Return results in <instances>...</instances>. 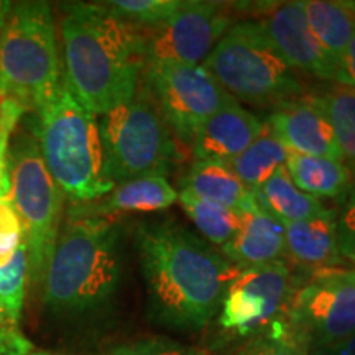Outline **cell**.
<instances>
[{
  "label": "cell",
  "mask_w": 355,
  "mask_h": 355,
  "mask_svg": "<svg viewBox=\"0 0 355 355\" xmlns=\"http://www.w3.org/2000/svg\"><path fill=\"white\" fill-rule=\"evenodd\" d=\"M184 0H114L104 2L109 10L127 24L155 30L166 24L180 10Z\"/></svg>",
  "instance_id": "obj_27"
},
{
  "label": "cell",
  "mask_w": 355,
  "mask_h": 355,
  "mask_svg": "<svg viewBox=\"0 0 355 355\" xmlns=\"http://www.w3.org/2000/svg\"><path fill=\"white\" fill-rule=\"evenodd\" d=\"M265 130V122L243 109L241 102L230 104L211 115L193 140L196 159L229 163L245 152Z\"/></svg>",
  "instance_id": "obj_15"
},
{
  "label": "cell",
  "mask_w": 355,
  "mask_h": 355,
  "mask_svg": "<svg viewBox=\"0 0 355 355\" xmlns=\"http://www.w3.org/2000/svg\"><path fill=\"white\" fill-rule=\"evenodd\" d=\"M28 279V252L24 242L7 263H0V324L2 326L19 329Z\"/></svg>",
  "instance_id": "obj_26"
},
{
  "label": "cell",
  "mask_w": 355,
  "mask_h": 355,
  "mask_svg": "<svg viewBox=\"0 0 355 355\" xmlns=\"http://www.w3.org/2000/svg\"><path fill=\"white\" fill-rule=\"evenodd\" d=\"M293 282L285 260L239 270L222 298L220 327L235 337L263 334L290 306Z\"/></svg>",
  "instance_id": "obj_11"
},
{
  "label": "cell",
  "mask_w": 355,
  "mask_h": 355,
  "mask_svg": "<svg viewBox=\"0 0 355 355\" xmlns=\"http://www.w3.org/2000/svg\"><path fill=\"white\" fill-rule=\"evenodd\" d=\"M354 3H355V2H354Z\"/></svg>",
  "instance_id": "obj_40"
},
{
  "label": "cell",
  "mask_w": 355,
  "mask_h": 355,
  "mask_svg": "<svg viewBox=\"0 0 355 355\" xmlns=\"http://www.w3.org/2000/svg\"><path fill=\"white\" fill-rule=\"evenodd\" d=\"M308 347L288 329L286 322L278 321L263 334L255 336L241 350V355H308Z\"/></svg>",
  "instance_id": "obj_28"
},
{
  "label": "cell",
  "mask_w": 355,
  "mask_h": 355,
  "mask_svg": "<svg viewBox=\"0 0 355 355\" xmlns=\"http://www.w3.org/2000/svg\"><path fill=\"white\" fill-rule=\"evenodd\" d=\"M32 352V343L19 329L0 324V355H28Z\"/></svg>",
  "instance_id": "obj_33"
},
{
  "label": "cell",
  "mask_w": 355,
  "mask_h": 355,
  "mask_svg": "<svg viewBox=\"0 0 355 355\" xmlns=\"http://www.w3.org/2000/svg\"><path fill=\"white\" fill-rule=\"evenodd\" d=\"M309 97L326 114L343 163L355 176V89L336 83Z\"/></svg>",
  "instance_id": "obj_23"
},
{
  "label": "cell",
  "mask_w": 355,
  "mask_h": 355,
  "mask_svg": "<svg viewBox=\"0 0 355 355\" xmlns=\"http://www.w3.org/2000/svg\"><path fill=\"white\" fill-rule=\"evenodd\" d=\"M279 55L295 71L336 83L337 60L311 32L301 2H283L260 20Z\"/></svg>",
  "instance_id": "obj_13"
},
{
  "label": "cell",
  "mask_w": 355,
  "mask_h": 355,
  "mask_svg": "<svg viewBox=\"0 0 355 355\" xmlns=\"http://www.w3.org/2000/svg\"><path fill=\"white\" fill-rule=\"evenodd\" d=\"M255 196L260 206L282 222L306 220L327 209L321 199L309 196L293 183L286 166L275 171L273 176L255 191Z\"/></svg>",
  "instance_id": "obj_22"
},
{
  "label": "cell",
  "mask_w": 355,
  "mask_h": 355,
  "mask_svg": "<svg viewBox=\"0 0 355 355\" xmlns=\"http://www.w3.org/2000/svg\"><path fill=\"white\" fill-rule=\"evenodd\" d=\"M61 19L71 94L96 117L135 96L146 64L145 37L105 3H66Z\"/></svg>",
  "instance_id": "obj_2"
},
{
  "label": "cell",
  "mask_w": 355,
  "mask_h": 355,
  "mask_svg": "<svg viewBox=\"0 0 355 355\" xmlns=\"http://www.w3.org/2000/svg\"><path fill=\"white\" fill-rule=\"evenodd\" d=\"M7 168L8 196L24 225L30 282L40 286L60 237L64 194L44 165L32 133L20 132L8 146Z\"/></svg>",
  "instance_id": "obj_8"
},
{
  "label": "cell",
  "mask_w": 355,
  "mask_h": 355,
  "mask_svg": "<svg viewBox=\"0 0 355 355\" xmlns=\"http://www.w3.org/2000/svg\"><path fill=\"white\" fill-rule=\"evenodd\" d=\"M265 123L290 153L343 162L334 130L311 97H300L275 107Z\"/></svg>",
  "instance_id": "obj_14"
},
{
  "label": "cell",
  "mask_w": 355,
  "mask_h": 355,
  "mask_svg": "<svg viewBox=\"0 0 355 355\" xmlns=\"http://www.w3.org/2000/svg\"><path fill=\"white\" fill-rule=\"evenodd\" d=\"M2 101H3V96L0 94V109H2Z\"/></svg>",
  "instance_id": "obj_39"
},
{
  "label": "cell",
  "mask_w": 355,
  "mask_h": 355,
  "mask_svg": "<svg viewBox=\"0 0 355 355\" xmlns=\"http://www.w3.org/2000/svg\"><path fill=\"white\" fill-rule=\"evenodd\" d=\"M220 254L239 270L282 260L286 254L283 222L257 201L254 209L243 211L241 227Z\"/></svg>",
  "instance_id": "obj_16"
},
{
  "label": "cell",
  "mask_w": 355,
  "mask_h": 355,
  "mask_svg": "<svg viewBox=\"0 0 355 355\" xmlns=\"http://www.w3.org/2000/svg\"><path fill=\"white\" fill-rule=\"evenodd\" d=\"M311 32L339 60L355 32V3L336 0H306L301 2Z\"/></svg>",
  "instance_id": "obj_21"
},
{
  "label": "cell",
  "mask_w": 355,
  "mask_h": 355,
  "mask_svg": "<svg viewBox=\"0 0 355 355\" xmlns=\"http://www.w3.org/2000/svg\"><path fill=\"white\" fill-rule=\"evenodd\" d=\"M332 349H334L336 355H355V336L343 344L332 345Z\"/></svg>",
  "instance_id": "obj_36"
},
{
  "label": "cell",
  "mask_w": 355,
  "mask_h": 355,
  "mask_svg": "<svg viewBox=\"0 0 355 355\" xmlns=\"http://www.w3.org/2000/svg\"><path fill=\"white\" fill-rule=\"evenodd\" d=\"M336 83L355 89V32L345 51L337 60Z\"/></svg>",
  "instance_id": "obj_34"
},
{
  "label": "cell",
  "mask_w": 355,
  "mask_h": 355,
  "mask_svg": "<svg viewBox=\"0 0 355 355\" xmlns=\"http://www.w3.org/2000/svg\"><path fill=\"white\" fill-rule=\"evenodd\" d=\"M28 355H66V354H56V352H46V350H35V352Z\"/></svg>",
  "instance_id": "obj_38"
},
{
  "label": "cell",
  "mask_w": 355,
  "mask_h": 355,
  "mask_svg": "<svg viewBox=\"0 0 355 355\" xmlns=\"http://www.w3.org/2000/svg\"><path fill=\"white\" fill-rule=\"evenodd\" d=\"M12 2L8 0H0V43H2L3 38V32H6V25H7V19L8 13L12 10Z\"/></svg>",
  "instance_id": "obj_35"
},
{
  "label": "cell",
  "mask_w": 355,
  "mask_h": 355,
  "mask_svg": "<svg viewBox=\"0 0 355 355\" xmlns=\"http://www.w3.org/2000/svg\"><path fill=\"white\" fill-rule=\"evenodd\" d=\"M178 201V191L166 176L150 175L115 184L107 196L87 204H73L69 216L107 217L123 212L165 211Z\"/></svg>",
  "instance_id": "obj_17"
},
{
  "label": "cell",
  "mask_w": 355,
  "mask_h": 355,
  "mask_svg": "<svg viewBox=\"0 0 355 355\" xmlns=\"http://www.w3.org/2000/svg\"><path fill=\"white\" fill-rule=\"evenodd\" d=\"M232 25L225 3L184 0L166 24L145 38L146 61L202 64Z\"/></svg>",
  "instance_id": "obj_12"
},
{
  "label": "cell",
  "mask_w": 355,
  "mask_h": 355,
  "mask_svg": "<svg viewBox=\"0 0 355 355\" xmlns=\"http://www.w3.org/2000/svg\"><path fill=\"white\" fill-rule=\"evenodd\" d=\"M63 84L50 3L19 2L0 43V94L37 112Z\"/></svg>",
  "instance_id": "obj_6"
},
{
  "label": "cell",
  "mask_w": 355,
  "mask_h": 355,
  "mask_svg": "<svg viewBox=\"0 0 355 355\" xmlns=\"http://www.w3.org/2000/svg\"><path fill=\"white\" fill-rule=\"evenodd\" d=\"M178 202L211 245L224 247L242 224L243 211L204 202L186 193H178Z\"/></svg>",
  "instance_id": "obj_25"
},
{
  "label": "cell",
  "mask_w": 355,
  "mask_h": 355,
  "mask_svg": "<svg viewBox=\"0 0 355 355\" xmlns=\"http://www.w3.org/2000/svg\"><path fill=\"white\" fill-rule=\"evenodd\" d=\"M135 247L157 321L178 331L206 327L219 311L237 266L173 220L140 224Z\"/></svg>",
  "instance_id": "obj_1"
},
{
  "label": "cell",
  "mask_w": 355,
  "mask_h": 355,
  "mask_svg": "<svg viewBox=\"0 0 355 355\" xmlns=\"http://www.w3.org/2000/svg\"><path fill=\"white\" fill-rule=\"evenodd\" d=\"M121 227L107 217L69 216L40 290L55 313H86L112 298L121 278Z\"/></svg>",
  "instance_id": "obj_3"
},
{
  "label": "cell",
  "mask_w": 355,
  "mask_h": 355,
  "mask_svg": "<svg viewBox=\"0 0 355 355\" xmlns=\"http://www.w3.org/2000/svg\"><path fill=\"white\" fill-rule=\"evenodd\" d=\"M286 254L296 265L316 272L332 270L343 255L337 235V212L326 209L322 214L300 222H283Z\"/></svg>",
  "instance_id": "obj_18"
},
{
  "label": "cell",
  "mask_w": 355,
  "mask_h": 355,
  "mask_svg": "<svg viewBox=\"0 0 355 355\" xmlns=\"http://www.w3.org/2000/svg\"><path fill=\"white\" fill-rule=\"evenodd\" d=\"M26 110L21 107L19 102L3 97L2 109H0V199L7 196L10 183H8V144H10V135L19 125L21 115Z\"/></svg>",
  "instance_id": "obj_30"
},
{
  "label": "cell",
  "mask_w": 355,
  "mask_h": 355,
  "mask_svg": "<svg viewBox=\"0 0 355 355\" xmlns=\"http://www.w3.org/2000/svg\"><path fill=\"white\" fill-rule=\"evenodd\" d=\"M97 121L105 168L114 184L168 175L178 158L176 140L144 81L130 101Z\"/></svg>",
  "instance_id": "obj_7"
},
{
  "label": "cell",
  "mask_w": 355,
  "mask_h": 355,
  "mask_svg": "<svg viewBox=\"0 0 355 355\" xmlns=\"http://www.w3.org/2000/svg\"><path fill=\"white\" fill-rule=\"evenodd\" d=\"M288 153L290 152L285 148V145L273 135L265 123V130L261 132L259 139L227 165L232 168L239 180L255 193L273 176L275 171L286 165Z\"/></svg>",
  "instance_id": "obj_24"
},
{
  "label": "cell",
  "mask_w": 355,
  "mask_h": 355,
  "mask_svg": "<svg viewBox=\"0 0 355 355\" xmlns=\"http://www.w3.org/2000/svg\"><path fill=\"white\" fill-rule=\"evenodd\" d=\"M288 329L308 349L332 347L355 336V270L319 272L295 291Z\"/></svg>",
  "instance_id": "obj_10"
},
{
  "label": "cell",
  "mask_w": 355,
  "mask_h": 355,
  "mask_svg": "<svg viewBox=\"0 0 355 355\" xmlns=\"http://www.w3.org/2000/svg\"><path fill=\"white\" fill-rule=\"evenodd\" d=\"M32 128L44 165L71 202L97 201L115 188L105 168L99 121L71 94L64 79L37 110Z\"/></svg>",
  "instance_id": "obj_4"
},
{
  "label": "cell",
  "mask_w": 355,
  "mask_h": 355,
  "mask_svg": "<svg viewBox=\"0 0 355 355\" xmlns=\"http://www.w3.org/2000/svg\"><path fill=\"white\" fill-rule=\"evenodd\" d=\"M337 235L340 255L355 260V184L344 198L343 209L337 214Z\"/></svg>",
  "instance_id": "obj_32"
},
{
  "label": "cell",
  "mask_w": 355,
  "mask_h": 355,
  "mask_svg": "<svg viewBox=\"0 0 355 355\" xmlns=\"http://www.w3.org/2000/svg\"><path fill=\"white\" fill-rule=\"evenodd\" d=\"M286 171L293 183L309 196L343 199L354 186V175L339 159L288 153Z\"/></svg>",
  "instance_id": "obj_20"
},
{
  "label": "cell",
  "mask_w": 355,
  "mask_h": 355,
  "mask_svg": "<svg viewBox=\"0 0 355 355\" xmlns=\"http://www.w3.org/2000/svg\"><path fill=\"white\" fill-rule=\"evenodd\" d=\"M202 66L232 99L255 107H279L304 92L260 21L234 24Z\"/></svg>",
  "instance_id": "obj_5"
},
{
  "label": "cell",
  "mask_w": 355,
  "mask_h": 355,
  "mask_svg": "<svg viewBox=\"0 0 355 355\" xmlns=\"http://www.w3.org/2000/svg\"><path fill=\"white\" fill-rule=\"evenodd\" d=\"M141 81L173 135L183 144H193L202 123L235 101L202 64L146 61Z\"/></svg>",
  "instance_id": "obj_9"
},
{
  "label": "cell",
  "mask_w": 355,
  "mask_h": 355,
  "mask_svg": "<svg viewBox=\"0 0 355 355\" xmlns=\"http://www.w3.org/2000/svg\"><path fill=\"white\" fill-rule=\"evenodd\" d=\"M180 193L204 202L235 211H250L257 206V196L239 180L227 163L196 159L180 183Z\"/></svg>",
  "instance_id": "obj_19"
},
{
  "label": "cell",
  "mask_w": 355,
  "mask_h": 355,
  "mask_svg": "<svg viewBox=\"0 0 355 355\" xmlns=\"http://www.w3.org/2000/svg\"><path fill=\"white\" fill-rule=\"evenodd\" d=\"M101 355H206L201 350L189 347L170 339H144L123 344Z\"/></svg>",
  "instance_id": "obj_31"
},
{
  "label": "cell",
  "mask_w": 355,
  "mask_h": 355,
  "mask_svg": "<svg viewBox=\"0 0 355 355\" xmlns=\"http://www.w3.org/2000/svg\"><path fill=\"white\" fill-rule=\"evenodd\" d=\"M24 242V225L7 194L0 199V263H7Z\"/></svg>",
  "instance_id": "obj_29"
},
{
  "label": "cell",
  "mask_w": 355,
  "mask_h": 355,
  "mask_svg": "<svg viewBox=\"0 0 355 355\" xmlns=\"http://www.w3.org/2000/svg\"><path fill=\"white\" fill-rule=\"evenodd\" d=\"M308 355H336L332 347H313L308 350Z\"/></svg>",
  "instance_id": "obj_37"
}]
</instances>
